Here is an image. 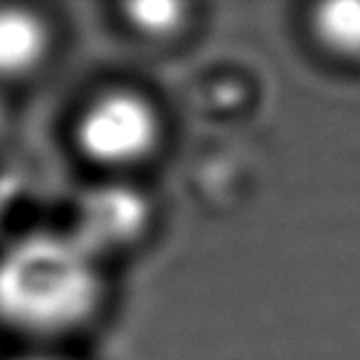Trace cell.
I'll return each instance as SVG.
<instances>
[{"instance_id":"6da1fadb","label":"cell","mask_w":360,"mask_h":360,"mask_svg":"<svg viewBox=\"0 0 360 360\" xmlns=\"http://www.w3.org/2000/svg\"><path fill=\"white\" fill-rule=\"evenodd\" d=\"M99 301L94 255L75 235H27L0 255V321L32 333L82 323Z\"/></svg>"},{"instance_id":"7a4b0ae2","label":"cell","mask_w":360,"mask_h":360,"mask_svg":"<svg viewBox=\"0 0 360 360\" xmlns=\"http://www.w3.org/2000/svg\"><path fill=\"white\" fill-rule=\"evenodd\" d=\"M158 136L155 111L143 96L109 91L91 101L79 116L77 141L89 158L99 163H131L146 155Z\"/></svg>"},{"instance_id":"3957f363","label":"cell","mask_w":360,"mask_h":360,"mask_svg":"<svg viewBox=\"0 0 360 360\" xmlns=\"http://www.w3.org/2000/svg\"><path fill=\"white\" fill-rule=\"evenodd\" d=\"M148 222V205L136 191L121 186L99 188L82 200L75 237L94 255L131 242Z\"/></svg>"},{"instance_id":"277c9868","label":"cell","mask_w":360,"mask_h":360,"mask_svg":"<svg viewBox=\"0 0 360 360\" xmlns=\"http://www.w3.org/2000/svg\"><path fill=\"white\" fill-rule=\"evenodd\" d=\"M47 50V27L25 8H0V77L30 72Z\"/></svg>"},{"instance_id":"5b68a950","label":"cell","mask_w":360,"mask_h":360,"mask_svg":"<svg viewBox=\"0 0 360 360\" xmlns=\"http://www.w3.org/2000/svg\"><path fill=\"white\" fill-rule=\"evenodd\" d=\"M319 42L340 57H360V0L323 3L314 13Z\"/></svg>"},{"instance_id":"8992f818","label":"cell","mask_w":360,"mask_h":360,"mask_svg":"<svg viewBox=\"0 0 360 360\" xmlns=\"http://www.w3.org/2000/svg\"><path fill=\"white\" fill-rule=\"evenodd\" d=\"M129 22L143 35H168L183 20V6L168 0H143L126 6Z\"/></svg>"},{"instance_id":"52a82bcc","label":"cell","mask_w":360,"mask_h":360,"mask_svg":"<svg viewBox=\"0 0 360 360\" xmlns=\"http://www.w3.org/2000/svg\"><path fill=\"white\" fill-rule=\"evenodd\" d=\"M25 360H50V358H25Z\"/></svg>"}]
</instances>
